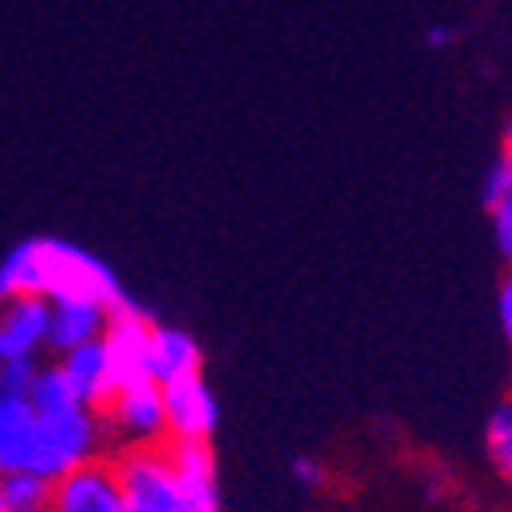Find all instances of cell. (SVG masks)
<instances>
[{"mask_svg":"<svg viewBox=\"0 0 512 512\" xmlns=\"http://www.w3.org/2000/svg\"><path fill=\"white\" fill-rule=\"evenodd\" d=\"M13 297H90L106 309H118L126 301V289L94 252L57 236H33L0 256V301Z\"/></svg>","mask_w":512,"mask_h":512,"instance_id":"6da1fadb","label":"cell"},{"mask_svg":"<svg viewBox=\"0 0 512 512\" xmlns=\"http://www.w3.org/2000/svg\"><path fill=\"white\" fill-rule=\"evenodd\" d=\"M106 439H110L106 419L94 407H70V411H57V415H41L33 472L45 480H57L70 468L102 460Z\"/></svg>","mask_w":512,"mask_h":512,"instance_id":"7a4b0ae2","label":"cell"},{"mask_svg":"<svg viewBox=\"0 0 512 512\" xmlns=\"http://www.w3.org/2000/svg\"><path fill=\"white\" fill-rule=\"evenodd\" d=\"M151 330H155V322L131 297H126L118 309H110L106 330H102V346H106L114 391L131 387V382H151Z\"/></svg>","mask_w":512,"mask_h":512,"instance_id":"3957f363","label":"cell"},{"mask_svg":"<svg viewBox=\"0 0 512 512\" xmlns=\"http://www.w3.org/2000/svg\"><path fill=\"white\" fill-rule=\"evenodd\" d=\"M110 439L122 447H147L167 439V411H163V387L159 382H131L118 387L102 407Z\"/></svg>","mask_w":512,"mask_h":512,"instance_id":"277c9868","label":"cell"},{"mask_svg":"<svg viewBox=\"0 0 512 512\" xmlns=\"http://www.w3.org/2000/svg\"><path fill=\"white\" fill-rule=\"evenodd\" d=\"M49 512H126V492L114 460H90L57 476Z\"/></svg>","mask_w":512,"mask_h":512,"instance_id":"5b68a950","label":"cell"},{"mask_svg":"<svg viewBox=\"0 0 512 512\" xmlns=\"http://www.w3.org/2000/svg\"><path fill=\"white\" fill-rule=\"evenodd\" d=\"M163 411H167V435L171 439H208L220 427V399L204 382V374H191L163 387Z\"/></svg>","mask_w":512,"mask_h":512,"instance_id":"8992f818","label":"cell"},{"mask_svg":"<svg viewBox=\"0 0 512 512\" xmlns=\"http://www.w3.org/2000/svg\"><path fill=\"white\" fill-rule=\"evenodd\" d=\"M41 350H49V301L45 297L0 301V362L37 358Z\"/></svg>","mask_w":512,"mask_h":512,"instance_id":"52a82bcc","label":"cell"},{"mask_svg":"<svg viewBox=\"0 0 512 512\" xmlns=\"http://www.w3.org/2000/svg\"><path fill=\"white\" fill-rule=\"evenodd\" d=\"M171 468L196 512H220V480H216V452L208 439H171L167 447Z\"/></svg>","mask_w":512,"mask_h":512,"instance_id":"ba28073f","label":"cell"},{"mask_svg":"<svg viewBox=\"0 0 512 512\" xmlns=\"http://www.w3.org/2000/svg\"><path fill=\"white\" fill-rule=\"evenodd\" d=\"M106 317H110V309L102 301H90V297L49 301V350L66 354L74 346L98 342L106 330Z\"/></svg>","mask_w":512,"mask_h":512,"instance_id":"9c48e42d","label":"cell"},{"mask_svg":"<svg viewBox=\"0 0 512 512\" xmlns=\"http://www.w3.org/2000/svg\"><path fill=\"white\" fill-rule=\"evenodd\" d=\"M41 415L29 399H0V476L33 472Z\"/></svg>","mask_w":512,"mask_h":512,"instance_id":"30bf717a","label":"cell"},{"mask_svg":"<svg viewBox=\"0 0 512 512\" xmlns=\"http://www.w3.org/2000/svg\"><path fill=\"white\" fill-rule=\"evenodd\" d=\"M57 370L66 374L70 391L78 395L82 407L102 411L106 399L114 395L110 362H106V346H102V338H98V342H86V346H74V350H66V354H57Z\"/></svg>","mask_w":512,"mask_h":512,"instance_id":"8fae6325","label":"cell"},{"mask_svg":"<svg viewBox=\"0 0 512 512\" xmlns=\"http://www.w3.org/2000/svg\"><path fill=\"white\" fill-rule=\"evenodd\" d=\"M204 366V350L179 326H155L151 330V382L167 387V382L191 378Z\"/></svg>","mask_w":512,"mask_h":512,"instance_id":"7c38bea8","label":"cell"},{"mask_svg":"<svg viewBox=\"0 0 512 512\" xmlns=\"http://www.w3.org/2000/svg\"><path fill=\"white\" fill-rule=\"evenodd\" d=\"M53 480L37 472H5L0 476V504L5 512H49Z\"/></svg>","mask_w":512,"mask_h":512,"instance_id":"4fadbf2b","label":"cell"},{"mask_svg":"<svg viewBox=\"0 0 512 512\" xmlns=\"http://www.w3.org/2000/svg\"><path fill=\"white\" fill-rule=\"evenodd\" d=\"M29 403H33V411H37V415H57V411L82 407V403H78V395L70 391L66 374L57 370V362L37 370V378H33V391H29Z\"/></svg>","mask_w":512,"mask_h":512,"instance_id":"5bb4252c","label":"cell"},{"mask_svg":"<svg viewBox=\"0 0 512 512\" xmlns=\"http://www.w3.org/2000/svg\"><path fill=\"white\" fill-rule=\"evenodd\" d=\"M484 443H488V460L512 480V399H504V403L488 415Z\"/></svg>","mask_w":512,"mask_h":512,"instance_id":"9a60e30c","label":"cell"},{"mask_svg":"<svg viewBox=\"0 0 512 512\" xmlns=\"http://www.w3.org/2000/svg\"><path fill=\"white\" fill-rule=\"evenodd\" d=\"M37 370H41L37 358H9V362H0V399H29Z\"/></svg>","mask_w":512,"mask_h":512,"instance_id":"2e32d148","label":"cell"},{"mask_svg":"<svg viewBox=\"0 0 512 512\" xmlns=\"http://www.w3.org/2000/svg\"><path fill=\"white\" fill-rule=\"evenodd\" d=\"M504 200H512V159L500 151V155L492 159V167L484 171V204L496 208V204H504Z\"/></svg>","mask_w":512,"mask_h":512,"instance_id":"e0dca14e","label":"cell"},{"mask_svg":"<svg viewBox=\"0 0 512 512\" xmlns=\"http://www.w3.org/2000/svg\"><path fill=\"white\" fill-rule=\"evenodd\" d=\"M488 212H492V240H496L500 256L512 265V200H504V204H496Z\"/></svg>","mask_w":512,"mask_h":512,"instance_id":"ac0fdd59","label":"cell"},{"mask_svg":"<svg viewBox=\"0 0 512 512\" xmlns=\"http://www.w3.org/2000/svg\"><path fill=\"white\" fill-rule=\"evenodd\" d=\"M289 472H293V480H297L301 488H322V484H326V464L313 460V456H293Z\"/></svg>","mask_w":512,"mask_h":512,"instance_id":"d6986e66","label":"cell"},{"mask_svg":"<svg viewBox=\"0 0 512 512\" xmlns=\"http://www.w3.org/2000/svg\"><path fill=\"white\" fill-rule=\"evenodd\" d=\"M496 313H500V330L512 346V273L500 281V297H496Z\"/></svg>","mask_w":512,"mask_h":512,"instance_id":"ffe728a7","label":"cell"},{"mask_svg":"<svg viewBox=\"0 0 512 512\" xmlns=\"http://www.w3.org/2000/svg\"><path fill=\"white\" fill-rule=\"evenodd\" d=\"M452 41H456V33H452V29H443V25L427 33V45H431V49H443V45H452Z\"/></svg>","mask_w":512,"mask_h":512,"instance_id":"44dd1931","label":"cell"},{"mask_svg":"<svg viewBox=\"0 0 512 512\" xmlns=\"http://www.w3.org/2000/svg\"><path fill=\"white\" fill-rule=\"evenodd\" d=\"M504 155H508V159H512V122H508V126H504Z\"/></svg>","mask_w":512,"mask_h":512,"instance_id":"7402d4cb","label":"cell"},{"mask_svg":"<svg viewBox=\"0 0 512 512\" xmlns=\"http://www.w3.org/2000/svg\"><path fill=\"white\" fill-rule=\"evenodd\" d=\"M0 512H5V504H0Z\"/></svg>","mask_w":512,"mask_h":512,"instance_id":"603a6c76","label":"cell"}]
</instances>
